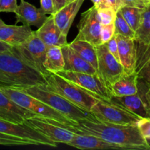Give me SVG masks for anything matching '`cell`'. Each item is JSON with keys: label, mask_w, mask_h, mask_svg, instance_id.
<instances>
[{"label": "cell", "mask_w": 150, "mask_h": 150, "mask_svg": "<svg viewBox=\"0 0 150 150\" xmlns=\"http://www.w3.org/2000/svg\"><path fill=\"white\" fill-rule=\"evenodd\" d=\"M64 64L65 62L61 47H47L44 62V68L49 73H57L63 70Z\"/></svg>", "instance_id": "23"}, {"label": "cell", "mask_w": 150, "mask_h": 150, "mask_svg": "<svg viewBox=\"0 0 150 150\" xmlns=\"http://www.w3.org/2000/svg\"><path fill=\"white\" fill-rule=\"evenodd\" d=\"M14 13L16 23L21 22L26 26H34L38 28L41 27L47 18L46 14L41 7L37 8L25 0H21Z\"/></svg>", "instance_id": "15"}, {"label": "cell", "mask_w": 150, "mask_h": 150, "mask_svg": "<svg viewBox=\"0 0 150 150\" xmlns=\"http://www.w3.org/2000/svg\"><path fill=\"white\" fill-rule=\"evenodd\" d=\"M45 76L11 51L0 53V87L24 89L46 83Z\"/></svg>", "instance_id": "2"}, {"label": "cell", "mask_w": 150, "mask_h": 150, "mask_svg": "<svg viewBox=\"0 0 150 150\" xmlns=\"http://www.w3.org/2000/svg\"><path fill=\"white\" fill-rule=\"evenodd\" d=\"M45 77L46 83L40 85L38 87L60 95L84 111L91 112L93 105L99 100L82 87L66 80L57 73H49Z\"/></svg>", "instance_id": "3"}, {"label": "cell", "mask_w": 150, "mask_h": 150, "mask_svg": "<svg viewBox=\"0 0 150 150\" xmlns=\"http://www.w3.org/2000/svg\"><path fill=\"white\" fill-rule=\"evenodd\" d=\"M17 7V0H0V12L15 13Z\"/></svg>", "instance_id": "34"}, {"label": "cell", "mask_w": 150, "mask_h": 150, "mask_svg": "<svg viewBox=\"0 0 150 150\" xmlns=\"http://www.w3.org/2000/svg\"><path fill=\"white\" fill-rule=\"evenodd\" d=\"M74 1V0H67V4L69 2H71V1Z\"/></svg>", "instance_id": "45"}, {"label": "cell", "mask_w": 150, "mask_h": 150, "mask_svg": "<svg viewBox=\"0 0 150 150\" xmlns=\"http://www.w3.org/2000/svg\"><path fill=\"white\" fill-rule=\"evenodd\" d=\"M98 13L101 25H107L114 23L116 12H115L111 7H107L98 9Z\"/></svg>", "instance_id": "30"}, {"label": "cell", "mask_w": 150, "mask_h": 150, "mask_svg": "<svg viewBox=\"0 0 150 150\" xmlns=\"http://www.w3.org/2000/svg\"><path fill=\"white\" fill-rule=\"evenodd\" d=\"M101 23L98 9L93 5L81 15L77 24L78 34L74 40H84L95 46L102 44L101 39Z\"/></svg>", "instance_id": "10"}, {"label": "cell", "mask_w": 150, "mask_h": 150, "mask_svg": "<svg viewBox=\"0 0 150 150\" xmlns=\"http://www.w3.org/2000/svg\"><path fill=\"white\" fill-rule=\"evenodd\" d=\"M33 33L30 26L22 24L16 25L3 24L0 26V40L14 46L21 44L26 41Z\"/></svg>", "instance_id": "20"}, {"label": "cell", "mask_w": 150, "mask_h": 150, "mask_svg": "<svg viewBox=\"0 0 150 150\" xmlns=\"http://www.w3.org/2000/svg\"><path fill=\"white\" fill-rule=\"evenodd\" d=\"M0 140L5 142L7 146H26V145H35L32 142L19 138L13 137L9 135L0 133Z\"/></svg>", "instance_id": "31"}, {"label": "cell", "mask_w": 150, "mask_h": 150, "mask_svg": "<svg viewBox=\"0 0 150 150\" xmlns=\"http://www.w3.org/2000/svg\"><path fill=\"white\" fill-rule=\"evenodd\" d=\"M96 51L97 74L110 90V86L124 74V70L120 62L108 51L105 43L96 46Z\"/></svg>", "instance_id": "9"}, {"label": "cell", "mask_w": 150, "mask_h": 150, "mask_svg": "<svg viewBox=\"0 0 150 150\" xmlns=\"http://www.w3.org/2000/svg\"><path fill=\"white\" fill-rule=\"evenodd\" d=\"M0 145H4V146H7V144L5 142H2V141L0 140Z\"/></svg>", "instance_id": "43"}, {"label": "cell", "mask_w": 150, "mask_h": 150, "mask_svg": "<svg viewBox=\"0 0 150 150\" xmlns=\"http://www.w3.org/2000/svg\"><path fill=\"white\" fill-rule=\"evenodd\" d=\"M137 87H138L137 93L142 100L143 103L150 117V86L144 82L142 79L138 78Z\"/></svg>", "instance_id": "29"}, {"label": "cell", "mask_w": 150, "mask_h": 150, "mask_svg": "<svg viewBox=\"0 0 150 150\" xmlns=\"http://www.w3.org/2000/svg\"><path fill=\"white\" fill-rule=\"evenodd\" d=\"M107 101L124 107L128 111L138 115L141 118H150L143 103L142 100L141 99L138 93L131 95H125V96L112 95L111 98Z\"/></svg>", "instance_id": "21"}, {"label": "cell", "mask_w": 150, "mask_h": 150, "mask_svg": "<svg viewBox=\"0 0 150 150\" xmlns=\"http://www.w3.org/2000/svg\"><path fill=\"white\" fill-rule=\"evenodd\" d=\"M135 46L138 48H139L140 50L143 51L144 53H145L146 54L149 55L150 57V44L149 45H144V44L139 43V42H135Z\"/></svg>", "instance_id": "39"}, {"label": "cell", "mask_w": 150, "mask_h": 150, "mask_svg": "<svg viewBox=\"0 0 150 150\" xmlns=\"http://www.w3.org/2000/svg\"><path fill=\"white\" fill-rule=\"evenodd\" d=\"M115 35L114 23L107 25H101V39L102 43H105L110 40Z\"/></svg>", "instance_id": "32"}, {"label": "cell", "mask_w": 150, "mask_h": 150, "mask_svg": "<svg viewBox=\"0 0 150 150\" xmlns=\"http://www.w3.org/2000/svg\"><path fill=\"white\" fill-rule=\"evenodd\" d=\"M0 89L16 103L32 111L36 114V116L49 119V120H57L66 124L74 122L69 120L65 116L46 104L45 103L31 95H27L20 89L10 87H0Z\"/></svg>", "instance_id": "5"}, {"label": "cell", "mask_w": 150, "mask_h": 150, "mask_svg": "<svg viewBox=\"0 0 150 150\" xmlns=\"http://www.w3.org/2000/svg\"><path fill=\"white\" fill-rule=\"evenodd\" d=\"M85 0H74L57 10L53 16L57 27L62 33L67 36L74 20Z\"/></svg>", "instance_id": "19"}, {"label": "cell", "mask_w": 150, "mask_h": 150, "mask_svg": "<svg viewBox=\"0 0 150 150\" xmlns=\"http://www.w3.org/2000/svg\"><path fill=\"white\" fill-rule=\"evenodd\" d=\"M134 40L144 45L150 44V4L143 10L141 21L135 32Z\"/></svg>", "instance_id": "25"}, {"label": "cell", "mask_w": 150, "mask_h": 150, "mask_svg": "<svg viewBox=\"0 0 150 150\" xmlns=\"http://www.w3.org/2000/svg\"><path fill=\"white\" fill-rule=\"evenodd\" d=\"M138 129L146 139H150V118H141L137 123Z\"/></svg>", "instance_id": "33"}, {"label": "cell", "mask_w": 150, "mask_h": 150, "mask_svg": "<svg viewBox=\"0 0 150 150\" xmlns=\"http://www.w3.org/2000/svg\"><path fill=\"white\" fill-rule=\"evenodd\" d=\"M115 25V34L116 35H120L122 36L126 37V38H135V32L132 29V28L129 26L127 22L125 21L122 16L120 10L116 13V18L114 21Z\"/></svg>", "instance_id": "28"}, {"label": "cell", "mask_w": 150, "mask_h": 150, "mask_svg": "<svg viewBox=\"0 0 150 150\" xmlns=\"http://www.w3.org/2000/svg\"><path fill=\"white\" fill-rule=\"evenodd\" d=\"M0 133L32 142L35 145L57 147V144L33 127L24 123H14L0 119Z\"/></svg>", "instance_id": "11"}, {"label": "cell", "mask_w": 150, "mask_h": 150, "mask_svg": "<svg viewBox=\"0 0 150 150\" xmlns=\"http://www.w3.org/2000/svg\"><path fill=\"white\" fill-rule=\"evenodd\" d=\"M3 24H4V22L3 21L1 18H0V26H1V25H3Z\"/></svg>", "instance_id": "44"}, {"label": "cell", "mask_w": 150, "mask_h": 150, "mask_svg": "<svg viewBox=\"0 0 150 150\" xmlns=\"http://www.w3.org/2000/svg\"><path fill=\"white\" fill-rule=\"evenodd\" d=\"M91 113L99 122L115 125H136L141 117L124 107L99 100L91 109Z\"/></svg>", "instance_id": "6"}, {"label": "cell", "mask_w": 150, "mask_h": 150, "mask_svg": "<svg viewBox=\"0 0 150 150\" xmlns=\"http://www.w3.org/2000/svg\"><path fill=\"white\" fill-rule=\"evenodd\" d=\"M64 58V68L63 70L78 72L88 74H97V71L90 63L82 59L77 53L74 51L69 43L61 47Z\"/></svg>", "instance_id": "18"}, {"label": "cell", "mask_w": 150, "mask_h": 150, "mask_svg": "<svg viewBox=\"0 0 150 150\" xmlns=\"http://www.w3.org/2000/svg\"><path fill=\"white\" fill-rule=\"evenodd\" d=\"M57 73L101 100H109L113 95L111 91L106 86L98 74H88L67 70H61Z\"/></svg>", "instance_id": "8"}, {"label": "cell", "mask_w": 150, "mask_h": 150, "mask_svg": "<svg viewBox=\"0 0 150 150\" xmlns=\"http://www.w3.org/2000/svg\"><path fill=\"white\" fill-rule=\"evenodd\" d=\"M41 9L46 15H54L56 12L54 0H41Z\"/></svg>", "instance_id": "36"}, {"label": "cell", "mask_w": 150, "mask_h": 150, "mask_svg": "<svg viewBox=\"0 0 150 150\" xmlns=\"http://www.w3.org/2000/svg\"><path fill=\"white\" fill-rule=\"evenodd\" d=\"M136 48V64L135 73L138 78L142 79L150 86V57Z\"/></svg>", "instance_id": "26"}, {"label": "cell", "mask_w": 150, "mask_h": 150, "mask_svg": "<svg viewBox=\"0 0 150 150\" xmlns=\"http://www.w3.org/2000/svg\"><path fill=\"white\" fill-rule=\"evenodd\" d=\"M46 48V45L33 31V33L26 41L20 45L12 46L11 51L46 76L49 73L44 66Z\"/></svg>", "instance_id": "7"}, {"label": "cell", "mask_w": 150, "mask_h": 150, "mask_svg": "<svg viewBox=\"0 0 150 150\" xmlns=\"http://www.w3.org/2000/svg\"><path fill=\"white\" fill-rule=\"evenodd\" d=\"M18 89L45 103L71 122H79L85 120L98 121L91 112L81 109L62 96L51 91L42 89L38 86H31Z\"/></svg>", "instance_id": "4"}, {"label": "cell", "mask_w": 150, "mask_h": 150, "mask_svg": "<svg viewBox=\"0 0 150 150\" xmlns=\"http://www.w3.org/2000/svg\"><path fill=\"white\" fill-rule=\"evenodd\" d=\"M70 146L79 149H122L128 150L121 145L110 143L98 137L91 135L76 134L70 142L67 144Z\"/></svg>", "instance_id": "17"}, {"label": "cell", "mask_w": 150, "mask_h": 150, "mask_svg": "<svg viewBox=\"0 0 150 150\" xmlns=\"http://www.w3.org/2000/svg\"><path fill=\"white\" fill-rule=\"evenodd\" d=\"M24 122L35 128L56 144L63 143L67 144L74 136V133L70 130L55 125L47 121L45 118L39 116H35L26 119Z\"/></svg>", "instance_id": "12"}, {"label": "cell", "mask_w": 150, "mask_h": 150, "mask_svg": "<svg viewBox=\"0 0 150 150\" xmlns=\"http://www.w3.org/2000/svg\"><path fill=\"white\" fill-rule=\"evenodd\" d=\"M69 46L76 51L82 59L91 64L97 70V51L96 46L84 40H74L69 43ZM97 71V70H96Z\"/></svg>", "instance_id": "24"}, {"label": "cell", "mask_w": 150, "mask_h": 150, "mask_svg": "<svg viewBox=\"0 0 150 150\" xmlns=\"http://www.w3.org/2000/svg\"><path fill=\"white\" fill-rule=\"evenodd\" d=\"M0 119H1V116H0ZM2 120H3V119H2Z\"/></svg>", "instance_id": "46"}, {"label": "cell", "mask_w": 150, "mask_h": 150, "mask_svg": "<svg viewBox=\"0 0 150 150\" xmlns=\"http://www.w3.org/2000/svg\"><path fill=\"white\" fill-rule=\"evenodd\" d=\"M91 1L94 3V5L96 7L97 9L109 7L107 0H91Z\"/></svg>", "instance_id": "40"}, {"label": "cell", "mask_w": 150, "mask_h": 150, "mask_svg": "<svg viewBox=\"0 0 150 150\" xmlns=\"http://www.w3.org/2000/svg\"><path fill=\"white\" fill-rule=\"evenodd\" d=\"M124 5L144 9L150 4V0H123Z\"/></svg>", "instance_id": "37"}, {"label": "cell", "mask_w": 150, "mask_h": 150, "mask_svg": "<svg viewBox=\"0 0 150 150\" xmlns=\"http://www.w3.org/2000/svg\"><path fill=\"white\" fill-rule=\"evenodd\" d=\"M12 45L0 40V53L11 51Z\"/></svg>", "instance_id": "42"}, {"label": "cell", "mask_w": 150, "mask_h": 150, "mask_svg": "<svg viewBox=\"0 0 150 150\" xmlns=\"http://www.w3.org/2000/svg\"><path fill=\"white\" fill-rule=\"evenodd\" d=\"M105 44L106 45H107L108 51L113 54V57H114L118 61H119V48H118V42L117 40H116V35H115L110 40H108L107 42H105Z\"/></svg>", "instance_id": "35"}, {"label": "cell", "mask_w": 150, "mask_h": 150, "mask_svg": "<svg viewBox=\"0 0 150 150\" xmlns=\"http://www.w3.org/2000/svg\"><path fill=\"white\" fill-rule=\"evenodd\" d=\"M35 32L47 47H62L68 44L67 36H65L57 27L53 15H49L42 26Z\"/></svg>", "instance_id": "14"}, {"label": "cell", "mask_w": 150, "mask_h": 150, "mask_svg": "<svg viewBox=\"0 0 150 150\" xmlns=\"http://www.w3.org/2000/svg\"><path fill=\"white\" fill-rule=\"evenodd\" d=\"M144 9L138 8L135 7L124 5L120 9L124 18L125 19L128 24L129 25L134 32H136L140 26L142 18V13Z\"/></svg>", "instance_id": "27"}, {"label": "cell", "mask_w": 150, "mask_h": 150, "mask_svg": "<svg viewBox=\"0 0 150 150\" xmlns=\"http://www.w3.org/2000/svg\"><path fill=\"white\" fill-rule=\"evenodd\" d=\"M54 4L55 11L57 12V10H59L60 8H62L63 6H65L67 4V0H54Z\"/></svg>", "instance_id": "41"}, {"label": "cell", "mask_w": 150, "mask_h": 150, "mask_svg": "<svg viewBox=\"0 0 150 150\" xmlns=\"http://www.w3.org/2000/svg\"><path fill=\"white\" fill-rule=\"evenodd\" d=\"M116 35V34H115ZM119 48V61L126 74L135 72L136 48L134 39L120 35H116Z\"/></svg>", "instance_id": "16"}, {"label": "cell", "mask_w": 150, "mask_h": 150, "mask_svg": "<svg viewBox=\"0 0 150 150\" xmlns=\"http://www.w3.org/2000/svg\"><path fill=\"white\" fill-rule=\"evenodd\" d=\"M138 75L133 73L131 74H124L116 81L110 86L112 95L114 96H125L136 94L138 92L137 87Z\"/></svg>", "instance_id": "22"}, {"label": "cell", "mask_w": 150, "mask_h": 150, "mask_svg": "<svg viewBox=\"0 0 150 150\" xmlns=\"http://www.w3.org/2000/svg\"><path fill=\"white\" fill-rule=\"evenodd\" d=\"M0 116L3 120L12 122L24 123L26 119L36 114L18 105L0 89Z\"/></svg>", "instance_id": "13"}, {"label": "cell", "mask_w": 150, "mask_h": 150, "mask_svg": "<svg viewBox=\"0 0 150 150\" xmlns=\"http://www.w3.org/2000/svg\"><path fill=\"white\" fill-rule=\"evenodd\" d=\"M107 2L109 7L116 13L124 5L123 0H107Z\"/></svg>", "instance_id": "38"}, {"label": "cell", "mask_w": 150, "mask_h": 150, "mask_svg": "<svg viewBox=\"0 0 150 150\" xmlns=\"http://www.w3.org/2000/svg\"><path fill=\"white\" fill-rule=\"evenodd\" d=\"M45 119L74 133L94 136L110 143L125 146L128 150H150L148 140L142 136L137 124L121 125L88 120L66 124L57 120Z\"/></svg>", "instance_id": "1"}]
</instances>
